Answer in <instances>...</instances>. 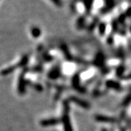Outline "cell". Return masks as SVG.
Wrapping results in <instances>:
<instances>
[{
  "instance_id": "7",
  "label": "cell",
  "mask_w": 131,
  "mask_h": 131,
  "mask_svg": "<svg viewBox=\"0 0 131 131\" xmlns=\"http://www.w3.org/2000/svg\"><path fill=\"white\" fill-rule=\"evenodd\" d=\"M31 34L34 39H37L42 34V31L38 26H34L31 28Z\"/></svg>"
},
{
  "instance_id": "3",
  "label": "cell",
  "mask_w": 131,
  "mask_h": 131,
  "mask_svg": "<svg viewBox=\"0 0 131 131\" xmlns=\"http://www.w3.org/2000/svg\"><path fill=\"white\" fill-rule=\"evenodd\" d=\"M70 101H71L75 104H77V106L83 108H85V109H89L90 107V104L87 101H85L80 98H77L76 96H71L70 98Z\"/></svg>"
},
{
  "instance_id": "8",
  "label": "cell",
  "mask_w": 131,
  "mask_h": 131,
  "mask_svg": "<svg viewBox=\"0 0 131 131\" xmlns=\"http://www.w3.org/2000/svg\"><path fill=\"white\" fill-rule=\"evenodd\" d=\"M60 76V71L58 68H54L49 72V77L51 80H55Z\"/></svg>"
},
{
  "instance_id": "5",
  "label": "cell",
  "mask_w": 131,
  "mask_h": 131,
  "mask_svg": "<svg viewBox=\"0 0 131 131\" xmlns=\"http://www.w3.org/2000/svg\"><path fill=\"white\" fill-rule=\"evenodd\" d=\"M18 92L20 94H23L25 93L26 90V80L24 78V75L21 74L19 77V81L18 83Z\"/></svg>"
},
{
  "instance_id": "4",
  "label": "cell",
  "mask_w": 131,
  "mask_h": 131,
  "mask_svg": "<svg viewBox=\"0 0 131 131\" xmlns=\"http://www.w3.org/2000/svg\"><path fill=\"white\" fill-rule=\"evenodd\" d=\"M95 121L98 122H103V123H114L116 122V119L112 117H108V116H104L98 114L95 116Z\"/></svg>"
},
{
  "instance_id": "6",
  "label": "cell",
  "mask_w": 131,
  "mask_h": 131,
  "mask_svg": "<svg viewBox=\"0 0 131 131\" xmlns=\"http://www.w3.org/2000/svg\"><path fill=\"white\" fill-rule=\"evenodd\" d=\"M106 86L108 88H112V89L117 90L121 89L119 83H118L117 82L114 81V80H108V81H107L106 82Z\"/></svg>"
},
{
  "instance_id": "11",
  "label": "cell",
  "mask_w": 131,
  "mask_h": 131,
  "mask_svg": "<svg viewBox=\"0 0 131 131\" xmlns=\"http://www.w3.org/2000/svg\"><path fill=\"white\" fill-rule=\"evenodd\" d=\"M101 131H107V130H106V129H104V128H103V129L101 130Z\"/></svg>"
},
{
  "instance_id": "12",
  "label": "cell",
  "mask_w": 131,
  "mask_h": 131,
  "mask_svg": "<svg viewBox=\"0 0 131 131\" xmlns=\"http://www.w3.org/2000/svg\"><path fill=\"white\" fill-rule=\"evenodd\" d=\"M130 31H131V28H130Z\"/></svg>"
},
{
  "instance_id": "2",
  "label": "cell",
  "mask_w": 131,
  "mask_h": 131,
  "mask_svg": "<svg viewBox=\"0 0 131 131\" xmlns=\"http://www.w3.org/2000/svg\"><path fill=\"white\" fill-rule=\"evenodd\" d=\"M61 122V120L57 119V118H49V119H42L39 122L40 126L44 127H47L55 126Z\"/></svg>"
},
{
  "instance_id": "10",
  "label": "cell",
  "mask_w": 131,
  "mask_h": 131,
  "mask_svg": "<svg viewBox=\"0 0 131 131\" xmlns=\"http://www.w3.org/2000/svg\"><path fill=\"white\" fill-rule=\"evenodd\" d=\"M49 1L57 7H63V0H49Z\"/></svg>"
},
{
  "instance_id": "1",
  "label": "cell",
  "mask_w": 131,
  "mask_h": 131,
  "mask_svg": "<svg viewBox=\"0 0 131 131\" xmlns=\"http://www.w3.org/2000/svg\"><path fill=\"white\" fill-rule=\"evenodd\" d=\"M61 122L63 125V127L64 131H73V128L71 126L70 117L68 115V112H64L63 115L62 116Z\"/></svg>"
},
{
  "instance_id": "9",
  "label": "cell",
  "mask_w": 131,
  "mask_h": 131,
  "mask_svg": "<svg viewBox=\"0 0 131 131\" xmlns=\"http://www.w3.org/2000/svg\"><path fill=\"white\" fill-rule=\"evenodd\" d=\"M106 24L103 22H101L98 24V33L101 35H103L106 32Z\"/></svg>"
}]
</instances>
